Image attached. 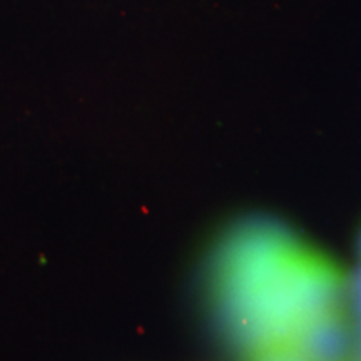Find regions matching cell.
<instances>
[{"label": "cell", "instance_id": "obj_4", "mask_svg": "<svg viewBox=\"0 0 361 361\" xmlns=\"http://www.w3.org/2000/svg\"><path fill=\"white\" fill-rule=\"evenodd\" d=\"M358 361H361V358H360V360H358Z\"/></svg>", "mask_w": 361, "mask_h": 361}, {"label": "cell", "instance_id": "obj_2", "mask_svg": "<svg viewBox=\"0 0 361 361\" xmlns=\"http://www.w3.org/2000/svg\"><path fill=\"white\" fill-rule=\"evenodd\" d=\"M290 343L306 361H358L351 322L338 305L311 316Z\"/></svg>", "mask_w": 361, "mask_h": 361}, {"label": "cell", "instance_id": "obj_3", "mask_svg": "<svg viewBox=\"0 0 361 361\" xmlns=\"http://www.w3.org/2000/svg\"><path fill=\"white\" fill-rule=\"evenodd\" d=\"M251 361H306L291 343H276L252 351Z\"/></svg>", "mask_w": 361, "mask_h": 361}, {"label": "cell", "instance_id": "obj_1", "mask_svg": "<svg viewBox=\"0 0 361 361\" xmlns=\"http://www.w3.org/2000/svg\"><path fill=\"white\" fill-rule=\"evenodd\" d=\"M221 313L252 351L290 343L306 319L338 305L340 273L329 261L271 228H250L221 252Z\"/></svg>", "mask_w": 361, "mask_h": 361}]
</instances>
